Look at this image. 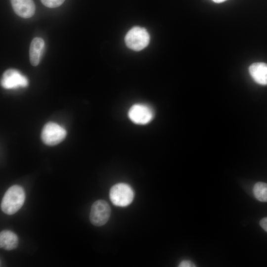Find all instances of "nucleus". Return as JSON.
I'll return each instance as SVG.
<instances>
[{
  "label": "nucleus",
  "mask_w": 267,
  "mask_h": 267,
  "mask_svg": "<svg viewBox=\"0 0 267 267\" xmlns=\"http://www.w3.org/2000/svg\"><path fill=\"white\" fill-rule=\"evenodd\" d=\"M111 208L108 203L103 200H98L91 206L89 220L94 225L102 226L109 220Z\"/></svg>",
  "instance_id": "39448f33"
},
{
  "label": "nucleus",
  "mask_w": 267,
  "mask_h": 267,
  "mask_svg": "<svg viewBox=\"0 0 267 267\" xmlns=\"http://www.w3.org/2000/svg\"><path fill=\"white\" fill-rule=\"evenodd\" d=\"M25 200V193L22 187L14 185L5 192L1 202V209L6 214L16 213L23 206Z\"/></svg>",
  "instance_id": "f257e3e1"
},
{
  "label": "nucleus",
  "mask_w": 267,
  "mask_h": 267,
  "mask_svg": "<svg viewBox=\"0 0 267 267\" xmlns=\"http://www.w3.org/2000/svg\"><path fill=\"white\" fill-rule=\"evenodd\" d=\"M255 198L261 202H267V183L257 182L253 188Z\"/></svg>",
  "instance_id": "f8f14e48"
},
{
  "label": "nucleus",
  "mask_w": 267,
  "mask_h": 267,
  "mask_svg": "<svg viewBox=\"0 0 267 267\" xmlns=\"http://www.w3.org/2000/svg\"><path fill=\"white\" fill-rule=\"evenodd\" d=\"M44 48V42L43 39L36 37L32 40L29 49V59L32 65L36 66L39 64Z\"/></svg>",
  "instance_id": "9d476101"
},
{
  "label": "nucleus",
  "mask_w": 267,
  "mask_h": 267,
  "mask_svg": "<svg viewBox=\"0 0 267 267\" xmlns=\"http://www.w3.org/2000/svg\"><path fill=\"white\" fill-rule=\"evenodd\" d=\"M15 13L23 18L33 16L35 12L36 6L33 0H10Z\"/></svg>",
  "instance_id": "6e6552de"
},
{
  "label": "nucleus",
  "mask_w": 267,
  "mask_h": 267,
  "mask_svg": "<svg viewBox=\"0 0 267 267\" xmlns=\"http://www.w3.org/2000/svg\"><path fill=\"white\" fill-rule=\"evenodd\" d=\"M150 36L147 30L142 27L135 26L126 34L125 41L126 45L134 51H139L147 46Z\"/></svg>",
  "instance_id": "f03ea898"
},
{
  "label": "nucleus",
  "mask_w": 267,
  "mask_h": 267,
  "mask_svg": "<svg viewBox=\"0 0 267 267\" xmlns=\"http://www.w3.org/2000/svg\"><path fill=\"white\" fill-rule=\"evenodd\" d=\"M66 134L64 128L55 123L49 122L44 126L41 138L44 144L54 146L63 141Z\"/></svg>",
  "instance_id": "20e7f679"
},
{
  "label": "nucleus",
  "mask_w": 267,
  "mask_h": 267,
  "mask_svg": "<svg viewBox=\"0 0 267 267\" xmlns=\"http://www.w3.org/2000/svg\"><path fill=\"white\" fill-rule=\"evenodd\" d=\"M179 267H195V265L190 261H183L180 263Z\"/></svg>",
  "instance_id": "4468645a"
},
{
  "label": "nucleus",
  "mask_w": 267,
  "mask_h": 267,
  "mask_svg": "<svg viewBox=\"0 0 267 267\" xmlns=\"http://www.w3.org/2000/svg\"><path fill=\"white\" fill-rule=\"evenodd\" d=\"M109 197L115 206L125 207L130 205L134 197V192L132 187L127 183H118L111 187Z\"/></svg>",
  "instance_id": "7ed1b4c3"
},
{
  "label": "nucleus",
  "mask_w": 267,
  "mask_h": 267,
  "mask_svg": "<svg viewBox=\"0 0 267 267\" xmlns=\"http://www.w3.org/2000/svg\"><path fill=\"white\" fill-rule=\"evenodd\" d=\"M249 73L256 83L261 85H267V64L255 62L249 67Z\"/></svg>",
  "instance_id": "1a4fd4ad"
},
{
  "label": "nucleus",
  "mask_w": 267,
  "mask_h": 267,
  "mask_svg": "<svg viewBox=\"0 0 267 267\" xmlns=\"http://www.w3.org/2000/svg\"><path fill=\"white\" fill-rule=\"evenodd\" d=\"M42 3L49 8H55L60 6L65 0H41Z\"/></svg>",
  "instance_id": "ddd939ff"
},
{
  "label": "nucleus",
  "mask_w": 267,
  "mask_h": 267,
  "mask_svg": "<svg viewBox=\"0 0 267 267\" xmlns=\"http://www.w3.org/2000/svg\"><path fill=\"white\" fill-rule=\"evenodd\" d=\"M212 0L216 3H221L227 0Z\"/></svg>",
  "instance_id": "dca6fc26"
},
{
  "label": "nucleus",
  "mask_w": 267,
  "mask_h": 267,
  "mask_svg": "<svg viewBox=\"0 0 267 267\" xmlns=\"http://www.w3.org/2000/svg\"><path fill=\"white\" fill-rule=\"evenodd\" d=\"M18 245L17 235L9 230H4L0 233V247L6 250L16 248Z\"/></svg>",
  "instance_id": "9b49d317"
},
{
  "label": "nucleus",
  "mask_w": 267,
  "mask_h": 267,
  "mask_svg": "<svg viewBox=\"0 0 267 267\" xmlns=\"http://www.w3.org/2000/svg\"><path fill=\"white\" fill-rule=\"evenodd\" d=\"M130 119L138 125H145L149 123L154 117L152 109L147 105L136 103L132 105L128 112Z\"/></svg>",
  "instance_id": "423d86ee"
},
{
  "label": "nucleus",
  "mask_w": 267,
  "mask_h": 267,
  "mask_svg": "<svg viewBox=\"0 0 267 267\" xmlns=\"http://www.w3.org/2000/svg\"><path fill=\"white\" fill-rule=\"evenodd\" d=\"M260 224L267 232V217L262 219L260 222Z\"/></svg>",
  "instance_id": "2eb2a0df"
},
{
  "label": "nucleus",
  "mask_w": 267,
  "mask_h": 267,
  "mask_svg": "<svg viewBox=\"0 0 267 267\" xmlns=\"http://www.w3.org/2000/svg\"><path fill=\"white\" fill-rule=\"evenodd\" d=\"M0 84L6 89H13L20 87H26L28 85V81L18 71L10 69L3 73Z\"/></svg>",
  "instance_id": "0eeeda50"
}]
</instances>
